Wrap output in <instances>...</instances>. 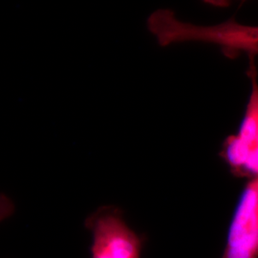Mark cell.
I'll return each instance as SVG.
<instances>
[{"label": "cell", "mask_w": 258, "mask_h": 258, "mask_svg": "<svg viewBox=\"0 0 258 258\" xmlns=\"http://www.w3.org/2000/svg\"><path fill=\"white\" fill-rule=\"evenodd\" d=\"M149 32L161 46L183 42H204L221 48L225 55H258V25H246L229 19L216 25H197L177 19L167 9L157 10L148 19Z\"/></svg>", "instance_id": "1"}, {"label": "cell", "mask_w": 258, "mask_h": 258, "mask_svg": "<svg viewBox=\"0 0 258 258\" xmlns=\"http://www.w3.org/2000/svg\"><path fill=\"white\" fill-rule=\"evenodd\" d=\"M85 227L92 232V258H141L143 240L124 221L120 209L99 208Z\"/></svg>", "instance_id": "2"}, {"label": "cell", "mask_w": 258, "mask_h": 258, "mask_svg": "<svg viewBox=\"0 0 258 258\" xmlns=\"http://www.w3.org/2000/svg\"><path fill=\"white\" fill-rule=\"evenodd\" d=\"M250 73V93L239 129L222 146L220 156L231 173L248 180L258 178V82L253 66Z\"/></svg>", "instance_id": "3"}, {"label": "cell", "mask_w": 258, "mask_h": 258, "mask_svg": "<svg viewBox=\"0 0 258 258\" xmlns=\"http://www.w3.org/2000/svg\"><path fill=\"white\" fill-rule=\"evenodd\" d=\"M221 258H258V178L241 194Z\"/></svg>", "instance_id": "4"}]
</instances>
